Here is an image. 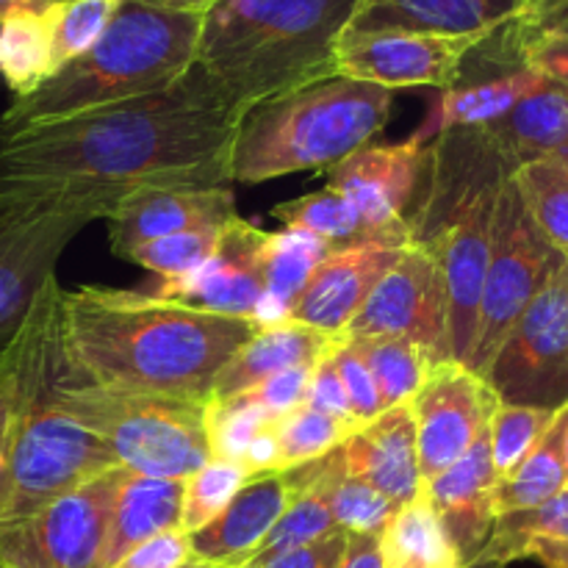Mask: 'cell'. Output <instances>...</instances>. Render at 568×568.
I'll use <instances>...</instances> for the list:
<instances>
[{
	"mask_svg": "<svg viewBox=\"0 0 568 568\" xmlns=\"http://www.w3.org/2000/svg\"><path fill=\"white\" fill-rule=\"evenodd\" d=\"M272 216L281 220L286 231H305L325 242L331 253L353 247H410L408 222L388 227L372 225L344 194L331 186L275 205Z\"/></svg>",
	"mask_w": 568,
	"mask_h": 568,
	"instance_id": "27",
	"label": "cell"
},
{
	"mask_svg": "<svg viewBox=\"0 0 568 568\" xmlns=\"http://www.w3.org/2000/svg\"><path fill=\"white\" fill-rule=\"evenodd\" d=\"M272 233L253 222L236 220L222 227L220 242L203 266L175 281H159L142 294L225 316L255 320L266 288V253Z\"/></svg>",
	"mask_w": 568,
	"mask_h": 568,
	"instance_id": "15",
	"label": "cell"
},
{
	"mask_svg": "<svg viewBox=\"0 0 568 568\" xmlns=\"http://www.w3.org/2000/svg\"><path fill=\"white\" fill-rule=\"evenodd\" d=\"M447 311V283L442 270L425 250L410 244L369 294L347 327V336L410 338L430 349L438 361H453Z\"/></svg>",
	"mask_w": 568,
	"mask_h": 568,
	"instance_id": "13",
	"label": "cell"
},
{
	"mask_svg": "<svg viewBox=\"0 0 568 568\" xmlns=\"http://www.w3.org/2000/svg\"><path fill=\"white\" fill-rule=\"evenodd\" d=\"M61 316L70 364L92 383L209 405L220 372L258 331L244 316L92 286L64 292Z\"/></svg>",
	"mask_w": 568,
	"mask_h": 568,
	"instance_id": "2",
	"label": "cell"
},
{
	"mask_svg": "<svg viewBox=\"0 0 568 568\" xmlns=\"http://www.w3.org/2000/svg\"><path fill=\"white\" fill-rule=\"evenodd\" d=\"M150 6H159V9H172V11H192V14H205L214 3L220 0H144Z\"/></svg>",
	"mask_w": 568,
	"mask_h": 568,
	"instance_id": "54",
	"label": "cell"
},
{
	"mask_svg": "<svg viewBox=\"0 0 568 568\" xmlns=\"http://www.w3.org/2000/svg\"><path fill=\"white\" fill-rule=\"evenodd\" d=\"M499 399L486 377L458 361H442L430 381L410 399L416 419L422 488L458 464L483 430L491 425Z\"/></svg>",
	"mask_w": 568,
	"mask_h": 568,
	"instance_id": "14",
	"label": "cell"
},
{
	"mask_svg": "<svg viewBox=\"0 0 568 568\" xmlns=\"http://www.w3.org/2000/svg\"><path fill=\"white\" fill-rule=\"evenodd\" d=\"M364 0H220L203 14L194 67L244 111L336 75V48Z\"/></svg>",
	"mask_w": 568,
	"mask_h": 568,
	"instance_id": "4",
	"label": "cell"
},
{
	"mask_svg": "<svg viewBox=\"0 0 568 568\" xmlns=\"http://www.w3.org/2000/svg\"><path fill=\"white\" fill-rule=\"evenodd\" d=\"M247 477L250 471L242 464L220 458H211L203 469L186 477L181 530L189 536V532H197L200 527L209 525L236 497V491L247 483Z\"/></svg>",
	"mask_w": 568,
	"mask_h": 568,
	"instance_id": "41",
	"label": "cell"
},
{
	"mask_svg": "<svg viewBox=\"0 0 568 568\" xmlns=\"http://www.w3.org/2000/svg\"><path fill=\"white\" fill-rule=\"evenodd\" d=\"M53 72L50 11L0 22V78L14 98L37 92Z\"/></svg>",
	"mask_w": 568,
	"mask_h": 568,
	"instance_id": "34",
	"label": "cell"
},
{
	"mask_svg": "<svg viewBox=\"0 0 568 568\" xmlns=\"http://www.w3.org/2000/svg\"><path fill=\"white\" fill-rule=\"evenodd\" d=\"M292 486L283 471L250 475L222 514L197 532H189L192 558L205 564L242 568L253 558L283 510L292 503Z\"/></svg>",
	"mask_w": 568,
	"mask_h": 568,
	"instance_id": "23",
	"label": "cell"
},
{
	"mask_svg": "<svg viewBox=\"0 0 568 568\" xmlns=\"http://www.w3.org/2000/svg\"><path fill=\"white\" fill-rule=\"evenodd\" d=\"M292 491L294 494H292V503H288V508L283 510V516L275 521V527L270 530V536L261 541V547L255 549L253 558H250L242 568L266 564V560L277 558V555L288 552V549L314 544V541H320V538L331 536V532L338 530L336 521H333V516H331V510H327V505L322 503L316 494L297 491V488H292Z\"/></svg>",
	"mask_w": 568,
	"mask_h": 568,
	"instance_id": "40",
	"label": "cell"
},
{
	"mask_svg": "<svg viewBox=\"0 0 568 568\" xmlns=\"http://www.w3.org/2000/svg\"><path fill=\"white\" fill-rule=\"evenodd\" d=\"M488 37L419 31H347L336 48V75L388 89L455 87L466 55Z\"/></svg>",
	"mask_w": 568,
	"mask_h": 568,
	"instance_id": "12",
	"label": "cell"
},
{
	"mask_svg": "<svg viewBox=\"0 0 568 568\" xmlns=\"http://www.w3.org/2000/svg\"><path fill=\"white\" fill-rule=\"evenodd\" d=\"M200 26L203 14L125 0L87 53L67 61L37 92L11 100L0 131L59 122L175 87L194 67Z\"/></svg>",
	"mask_w": 568,
	"mask_h": 568,
	"instance_id": "6",
	"label": "cell"
},
{
	"mask_svg": "<svg viewBox=\"0 0 568 568\" xmlns=\"http://www.w3.org/2000/svg\"><path fill=\"white\" fill-rule=\"evenodd\" d=\"M558 410L527 408V405H505L499 403L488 425L491 436V460L494 471L499 477H508L527 455L536 449V444L547 436Z\"/></svg>",
	"mask_w": 568,
	"mask_h": 568,
	"instance_id": "39",
	"label": "cell"
},
{
	"mask_svg": "<svg viewBox=\"0 0 568 568\" xmlns=\"http://www.w3.org/2000/svg\"><path fill=\"white\" fill-rule=\"evenodd\" d=\"M61 303L64 292L53 275L39 292L14 342L20 392L0 530L116 466L109 447L78 425L59 399V383L67 369Z\"/></svg>",
	"mask_w": 568,
	"mask_h": 568,
	"instance_id": "5",
	"label": "cell"
},
{
	"mask_svg": "<svg viewBox=\"0 0 568 568\" xmlns=\"http://www.w3.org/2000/svg\"><path fill=\"white\" fill-rule=\"evenodd\" d=\"M59 399L78 425L109 447L122 469L186 480L211 460L209 403L100 386L75 372L70 355Z\"/></svg>",
	"mask_w": 568,
	"mask_h": 568,
	"instance_id": "8",
	"label": "cell"
},
{
	"mask_svg": "<svg viewBox=\"0 0 568 568\" xmlns=\"http://www.w3.org/2000/svg\"><path fill=\"white\" fill-rule=\"evenodd\" d=\"M305 405H308V408H314V410H322V414H327V416H336V419L353 422V425L358 427L353 410H349L347 392H344L342 377H338L336 364H333L331 353H327L325 358L316 361L314 375H311V386H308V397H305Z\"/></svg>",
	"mask_w": 568,
	"mask_h": 568,
	"instance_id": "48",
	"label": "cell"
},
{
	"mask_svg": "<svg viewBox=\"0 0 568 568\" xmlns=\"http://www.w3.org/2000/svg\"><path fill=\"white\" fill-rule=\"evenodd\" d=\"M514 175L477 125L438 131L427 144L414 200L405 211L410 244L442 270L449 305V355L469 364L491 253L499 189Z\"/></svg>",
	"mask_w": 568,
	"mask_h": 568,
	"instance_id": "3",
	"label": "cell"
},
{
	"mask_svg": "<svg viewBox=\"0 0 568 568\" xmlns=\"http://www.w3.org/2000/svg\"><path fill=\"white\" fill-rule=\"evenodd\" d=\"M0 568H11V566H6V564H3V560H0Z\"/></svg>",
	"mask_w": 568,
	"mask_h": 568,
	"instance_id": "59",
	"label": "cell"
},
{
	"mask_svg": "<svg viewBox=\"0 0 568 568\" xmlns=\"http://www.w3.org/2000/svg\"><path fill=\"white\" fill-rule=\"evenodd\" d=\"M314 366H294V369L281 372V375L258 383V386L250 388V392H244V394H239V397L250 399L253 405L264 408L272 419H277V416H283V414H288V410L305 405V397H308V386H311V375H314Z\"/></svg>",
	"mask_w": 568,
	"mask_h": 568,
	"instance_id": "45",
	"label": "cell"
},
{
	"mask_svg": "<svg viewBox=\"0 0 568 568\" xmlns=\"http://www.w3.org/2000/svg\"><path fill=\"white\" fill-rule=\"evenodd\" d=\"M353 430V422L336 419V416H327L322 410L308 408V405H300V408L277 416L275 433L277 444H281L283 471L333 453V449L347 442Z\"/></svg>",
	"mask_w": 568,
	"mask_h": 568,
	"instance_id": "37",
	"label": "cell"
},
{
	"mask_svg": "<svg viewBox=\"0 0 568 568\" xmlns=\"http://www.w3.org/2000/svg\"><path fill=\"white\" fill-rule=\"evenodd\" d=\"M538 538L568 541V486L536 508L497 516L491 536H488L483 552L477 555L475 566L483 564L505 568L514 560L525 558L527 547Z\"/></svg>",
	"mask_w": 568,
	"mask_h": 568,
	"instance_id": "35",
	"label": "cell"
},
{
	"mask_svg": "<svg viewBox=\"0 0 568 568\" xmlns=\"http://www.w3.org/2000/svg\"><path fill=\"white\" fill-rule=\"evenodd\" d=\"M128 469L114 466L0 530V560L11 568H100L111 510Z\"/></svg>",
	"mask_w": 568,
	"mask_h": 568,
	"instance_id": "11",
	"label": "cell"
},
{
	"mask_svg": "<svg viewBox=\"0 0 568 568\" xmlns=\"http://www.w3.org/2000/svg\"><path fill=\"white\" fill-rule=\"evenodd\" d=\"M564 264L566 258L538 231L521 203L514 178H508L499 189L497 209H494L491 253H488L486 281H483L475 347H471L466 369L486 377L514 322Z\"/></svg>",
	"mask_w": 568,
	"mask_h": 568,
	"instance_id": "9",
	"label": "cell"
},
{
	"mask_svg": "<svg viewBox=\"0 0 568 568\" xmlns=\"http://www.w3.org/2000/svg\"><path fill=\"white\" fill-rule=\"evenodd\" d=\"M327 253L331 247L305 231L272 233L270 253H266V288L255 322L277 325L292 320L294 303Z\"/></svg>",
	"mask_w": 568,
	"mask_h": 568,
	"instance_id": "30",
	"label": "cell"
},
{
	"mask_svg": "<svg viewBox=\"0 0 568 568\" xmlns=\"http://www.w3.org/2000/svg\"><path fill=\"white\" fill-rule=\"evenodd\" d=\"M403 250L353 247L327 253L294 303L292 322L314 327L333 338H344L347 327L353 325L383 275L397 264Z\"/></svg>",
	"mask_w": 568,
	"mask_h": 568,
	"instance_id": "19",
	"label": "cell"
},
{
	"mask_svg": "<svg viewBox=\"0 0 568 568\" xmlns=\"http://www.w3.org/2000/svg\"><path fill=\"white\" fill-rule=\"evenodd\" d=\"M220 233L222 227L220 231L175 233V236L144 242L128 253V261H133V264L144 266V270H150L153 275H159V281L186 277L189 272H194L197 266H203L205 261H209L216 242H220Z\"/></svg>",
	"mask_w": 568,
	"mask_h": 568,
	"instance_id": "42",
	"label": "cell"
},
{
	"mask_svg": "<svg viewBox=\"0 0 568 568\" xmlns=\"http://www.w3.org/2000/svg\"><path fill=\"white\" fill-rule=\"evenodd\" d=\"M349 342L355 344L372 381H375L383 410L408 405L422 392V386L430 381L433 369L442 364L430 349L410 342V338L366 336L349 338Z\"/></svg>",
	"mask_w": 568,
	"mask_h": 568,
	"instance_id": "33",
	"label": "cell"
},
{
	"mask_svg": "<svg viewBox=\"0 0 568 568\" xmlns=\"http://www.w3.org/2000/svg\"><path fill=\"white\" fill-rule=\"evenodd\" d=\"M469 568H499V566H483V564H480V566H469Z\"/></svg>",
	"mask_w": 568,
	"mask_h": 568,
	"instance_id": "58",
	"label": "cell"
},
{
	"mask_svg": "<svg viewBox=\"0 0 568 568\" xmlns=\"http://www.w3.org/2000/svg\"><path fill=\"white\" fill-rule=\"evenodd\" d=\"M17 392H20V372H17V344H11L0 355V508H3L6 488H9V458L11 436H14Z\"/></svg>",
	"mask_w": 568,
	"mask_h": 568,
	"instance_id": "46",
	"label": "cell"
},
{
	"mask_svg": "<svg viewBox=\"0 0 568 568\" xmlns=\"http://www.w3.org/2000/svg\"><path fill=\"white\" fill-rule=\"evenodd\" d=\"M239 114L192 67L159 94L0 131V222L109 220L144 189L231 186Z\"/></svg>",
	"mask_w": 568,
	"mask_h": 568,
	"instance_id": "1",
	"label": "cell"
},
{
	"mask_svg": "<svg viewBox=\"0 0 568 568\" xmlns=\"http://www.w3.org/2000/svg\"><path fill=\"white\" fill-rule=\"evenodd\" d=\"M552 0H364L349 31H419L491 37L525 22Z\"/></svg>",
	"mask_w": 568,
	"mask_h": 568,
	"instance_id": "20",
	"label": "cell"
},
{
	"mask_svg": "<svg viewBox=\"0 0 568 568\" xmlns=\"http://www.w3.org/2000/svg\"><path fill=\"white\" fill-rule=\"evenodd\" d=\"M381 536H377V532H358V536H349L347 552H344L338 568H388L386 555H383Z\"/></svg>",
	"mask_w": 568,
	"mask_h": 568,
	"instance_id": "51",
	"label": "cell"
},
{
	"mask_svg": "<svg viewBox=\"0 0 568 568\" xmlns=\"http://www.w3.org/2000/svg\"><path fill=\"white\" fill-rule=\"evenodd\" d=\"M192 560L189 536L183 530H166L150 541L133 547L111 568H181Z\"/></svg>",
	"mask_w": 568,
	"mask_h": 568,
	"instance_id": "47",
	"label": "cell"
},
{
	"mask_svg": "<svg viewBox=\"0 0 568 568\" xmlns=\"http://www.w3.org/2000/svg\"><path fill=\"white\" fill-rule=\"evenodd\" d=\"M349 532L336 530L331 536L320 538L314 544H305V547L288 549V552L277 555V558L266 560V564L247 566V568H338L344 552H347Z\"/></svg>",
	"mask_w": 568,
	"mask_h": 568,
	"instance_id": "49",
	"label": "cell"
},
{
	"mask_svg": "<svg viewBox=\"0 0 568 568\" xmlns=\"http://www.w3.org/2000/svg\"><path fill=\"white\" fill-rule=\"evenodd\" d=\"M272 422L264 408L244 397L222 399L209 405V444L211 458L242 464L244 449Z\"/></svg>",
	"mask_w": 568,
	"mask_h": 568,
	"instance_id": "43",
	"label": "cell"
},
{
	"mask_svg": "<svg viewBox=\"0 0 568 568\" xmlns=\"http://www.w3.org/2000/svg\"><path fill=\"white\" fill-rule=\"evenodd\" d=\"M288 486L297 491L316 494L331 510L338 530L358 536V532H377L381 536L392 516L397 514V505L388 503L383 494L361 483L358 477L344 469V460L338 447L311 464L294 466L283 471Z\"/></svg>",
	"mask_w": 568,
	"mask_h": 568,
	"instance_id": "29",
	"label": "cell"
},
{
	"mask_svg": "<svg viewBox=\"0 0 568 568\" xmlns=\"http://www.w3.org/2000/svg\"><path fill=\"white\" fill-rule=\"evenodd\" d=\"M183 491H186V480H164V477L125 471L114 510H111L100 568H111L133 547L161 532L181 530Z\"/></svg>",
	"mask_w": 568,
	"mask_h": 568,
	"instance_id": "26",
	"label": "cell"
},
{
	"mask_svg": "<svg viewBox=\"0 0 568 568\" xmlns=\"http://www.w3.org/2000/svg\"><path fill=\"white\" fill-rule=\"evenodd\" d=\"M564 458H566V480H568V425H566V438H564Z\"/></svg>",
	"mask_w": 568,
	"mask_h": 568,
	"instance_id": "57",
	"label": "cell"
},
{
	"mask_svg": "<svg viewBox=\"0 0 568 568\" xmlns=\"http://www.w3.org/2000/svg\"><path fill=\"white\" fill-rule=\"evenodd\" d=\"M510 170L538 159L568 161V94L541 81L503 116L477 125Z\"/></svg>",
	"mask_w": 568,
	"mask_h": 568,
	"instance_id": "25",
	"label": "cell"
},
{
	"mask_svg": "<svg viewBox=\"0 0 568 568\" xmlns=\"http://www.w3.org/2000/svg\"><path fill=\"white\" fill-rule=\"evenodd\" d=\"M568 425V405L558 410L547 436L536 444L530 455L510 471L508 477H499L494 483L491 503L494 514H514V510L536 508L547 503L558 491L568 486L566 480V458H564V438Z\"/></svg>",
	"mask_w": 568,
	"mask_h": 568,
	"instance_id": "31",
	"label": "cell"
},
{
	"mask_svg": "<svg viewBox=\"0 0 568 568\" xmlns=\"http://www.w3.org/2000/svg\"><path fill=\"white\" fill-rule=\"evenodd\" d=\"M525 558L538 560L544 568H568V541H547L538 538L527 547Z\"/></svg>",
	"mask_w": 568,
	"mask_h": 568,
	"instance_id": "52",
	"label": "cell"
},
{
	"mask_svg": "<svg viewBox=\"0 0 568 568\" xmlns=\"http://www.w3.org/2000/svg\"><path fill=\"white\" fill-rule=\"evenodd\" d=\"M344 469L397 508L414 503L422 488L414 408L397 405L358 425L338 447Z\"/></svg>",
	"mask_w": 568,
	"mask_h": 568,
	"instance_id": "21",
	"label": "cell"
},
{
	"mask_svg": "<svg viewBox=\"0 0 568 568\" xmlns=\"http://www.w3.org/2000/svg\"><path fill=\"white\" fill-rule=\"evenodd\" d=\"M59 0H0V22L22 14H48Z\"/></svg>",
	"mask_w": 568,
	"mask_h": 568,
	"instance_id": "53",
	"label": "cell"
},
{
	"mask_svg": "<svg viewBox=\"0 0 568 568\" xmlns=\"http://www.w3.org/2000/svg\"><path fill=\"white\" fill-rule=\"evenodd\" d=\"M181 568H227V566H216V564H205V560H197L192 558L189 564H183Z\"/></svg>",
	"mask_w": 568,
	"mask_h": 568,
	"instance_id": "55",
	"label": "cell"
},
{
	"mask_svg": "<svg viewBox=\"0 0 568 568\" xmlns=\"http://www.w3.org/2000/svg\"><path fill=\"white\" fill-rule=\"evenodd\" d=\"M486 383L499 403L560 410L568 405V261L521 311L494 355Z\"/></svg>",
	"mask_w": 568,
	"mask_h": 568,
	"instance_id": "10",
	"label": "cell"
},
{
	"mask_svg": "<svg viewBox=\"0 0 568 568\" xmlns=\"http://www.w3.org/2000/svg\"><path fill=\"white\" fill-rule=\"evenodd\" d=\"M394 92L344 75L258 100L239 114L231 181L264 183L338 164L386 128Z\"/></svg>",
	"mask_w": 568,
	"mask_h": 568,
	"instance_id": "7",
	"label": "cell"
},
{
	"mask_svg": "<svg viewBox=\"0 0 568 568\" xmlns=\"http://www.w3.org/2000/svg\"><path fill=\"white\" fill-rule=\"evenodd\" d=\"M92 222L78 214L0 222V355L20 336L67 244Z\"/></svg>",
	"mask_w": 568,
	"mask_h": 568,
	"instance_id": "16",
	"label": "cell"
},
{
	"mask_svg": "<svg viewBox=\"0 0 568 568\" xmlns=\"http://www.w3.org/2000/svg\"><path fill=\"white\" fill-rule=\"evenodd\" d=\"M494 483H497V471H494L491 436L486 427L458 464H453L425 486L427 499L453 547L458 549L464 568L475 566L497 521L491 503Z\"/></svg>",
	"mask_w": 568,
	"mask_h": 568,
	"instance_id": "22",
	"label": "cell"
},
{
	"mask_svg": "<svg viewBox=\"0 0 568 568\" xmlns=\"http://www.w3.org/2000/svg\"><path fill=\"white\" fill-rule=\"evenodd\" d=\"M239 216L231 186L144 189L109 216L114 255L128 258L139 244L189 231H220Z\"/></svg>",
	"mask_w": 568,
	"mask_h": 568,
	"instance_id": "17",
	"label": "cell"
},
{
	"mask_svg": "<svg viewBox=\"0 0 568 568\" xmlns=\"http://www.w3.org/2000/svg\"><path fill=\"white\" fill-rule=\"evenodd\" d=\"M336 342L338 338L292 320L277 322V325H258L250 342L227 361V366L216 377L214 403L239 397L294 366H314L331 353Z\"/></svg>",
	"mask_w": 568,
	"mask_h": 568,
	"instance_id": "24",
	"label": "cell"
},
{
	"mask_svg": "<svg viewBox=\"0 0 568 568\" xmlns=\"http://www.w3.org/2000/svg\"><path fill=\"white\" fill-rule=\"evenodd\" d=\"M552 9L568 11V0H555V3H552V6H549V9H544V11H552ZM544 11H541V14H544ZM536 17H538V14H536ZM530 20H532V17H530Z\"/></svg>",
	"mask_w": 568,
	"mask_h": 568,
	"instance_id": "56",
	"label": "cell"
},
{
	"mask_svg": "<svg viewBox=\"0 0 568 568\" xmlns=\"http://www.w3.org/2000/svg\"><path fill=\"white\" fill-rule=\"evenodd\" d=\"M469 61L499 70L525 67L568 94V11H544L491 33L471 50Z\"/></svg>",
	"mask_w": 568,
	"mask_h": 568,
	"instance_id": "28",
	"label": "cell"
},
{
	"mask_svg": "<svg viewBox=\"0 0 568 568\" xmlns=\"http://www.w3.org/2000/svg\"><path fill=\"white\" fill-rule=\"evenodd\" d=\"M381 541L388 568H464L425 491L392 516Z\"/></svg>",
	"mask_w": 568,
	"mask_h": 568,
	"instance_id": "32",
	"label": "cell"
},
{
	"mask_svg": "<svg viewBox=\"0 0 568 568\" xmlns=\"http://www.w3.org/2000/svg\"><path fill=\"white\" fill-rule=\"evenodd\" d=\"M331 358L333 364H336L338 377H342V386L344 392H347L349 410H353L355 422H358V425H366V422H372L375 416H381V394H377L375 381H372L369 369H366L364 358L358 355L355 344L349 342L347 336L338 338L331 349Z\"/></svg>",
	"mask_w": 568,
	"mask_h": 568,
	"instance_id": "44",
	"label": "cell"
},
{
	"mask_svg": "<svg viewBox=\"0 0 568 568\" xmlns=\"http://www.w3.org/2000/svg\"><path fill=\"white\" fill-rule=\"evenodd\" d=\"M510 178L538 231L568 261V161H530L514 170Z\"/></svg>",
	"mask_w": 568,
	"mask_h": 568,
	"instance_id": "36",
	"label": "cell"
},
{
	"mask_svg": "<svg viewBox=\"0 0 568 568\" xmlns=\"http://www.w3.org/2000/svg\"><path fill=\"white\" fill-rule=\"evenodd\" d=\"M125 0H59L50 9V39H53L55 70L87 53Z\"/></svg>",
	"mask_w": 568,
	"mask_h": 568,
	"instance_id": "38",
	"label": "cell"
},
{
	"mask_svg": "<svg viewBox=\"0 0 568 568\" xmlns=\"http://www.w3.org/2000/svg\"><path fill=\"white\" fill-rule=\"evenodd\" d=\"M425 150L422 136L397 144H364L338 164L327 166L325 186L344 194L372 225H399L414 200Z\"/></svg>",
	"mask_w": 568,
	"mask_h": 568,
	"instance_id": "18",
	"label": "cell"
},
{
	"mask_svg": "<svg viewBox=\"0 0 568 568\" xmlns=\"http://www.w3.org/2000/svg\"><path fill=\"white\" fill-rule=\"evenodd\" d=\"M242 466L250 471V475H270V471H283L281 460V444H277L275 433V419L258 433V436L250 442V447L244 449Z\"/></svg>",
	"mask_w": 568,
	"mask_h": 568,
	"instance_id": "50",
	"label": "cell"
}]
</instances>
